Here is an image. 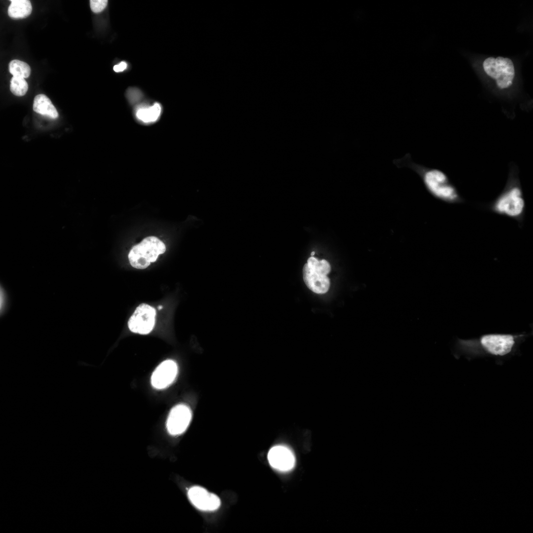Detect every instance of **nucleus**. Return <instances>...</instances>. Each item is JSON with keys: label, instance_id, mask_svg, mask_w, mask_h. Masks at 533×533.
<instances>
[{"label": "nucleus", "instance_id": "1", "mask_svg": "<svg viewBox=\"0 0 533 533\" xmlns=\"http://www.w3.org/2000/svg\"><path fill=\"white\" fill-rule=\"evenodd\" d=\"M393 162L399 167H408L416 172L427 191L436 198L451 204L464 202L455 186L442 171L414 162L409 153L402 158L394 159Z\"/></svg>", "mask_w": 533, "mask_h": 533}, {"label": "nucleus", "instance_id": "2", "mask_svg": "<svg viewBox=\"0 0 533 533\" xmlns=\"http://www.w3.org/2000/svg\"><path fill=\"white\" fill-rule=\"evenodd\" d=\"M486 208L490 211L508 217L522 225L524 220L526 204L518 176V169L512 165L508 180L502 191Z\"/></svg>", "mask_w": 533, "mask_h": 533}, {"label": "nucleus", "instance_id": "3", "mask_svg": "<svg viewBox=\"0 0 533 533\" xmlns=\"http://www.w3.org/2000/svg\"><path fill=\"white\" fill-rule=\"evenodd\" d=\"M331 269V266L326 260H319L313 256L309 257L303 269V279L306 286L316 294L327 292L330 286L327 275Z\"/></svg>", "mask_w": 533, "mask_h": 533}, {"label": "nucleus", "instance_id": "4", "mask_svg": "<svg viewBox=\"0 0 533 533\" xmlns=\"http://www.w3.org/2000/svg\"><path fill=\"white\" fill-rule=\"evenodd\" d=\"M166 250L164 243L155 236H148L134 245L128 254L131 265L137 269H145L156 261Z\"/></svg>", "mask_w": 533, "mask_h": 533}, {"label": "nucleus", "instance_id": "5", "mask_svg": "<svg viewBox=\"0 0 533 533\" xmlns=\"http://www.w3.org/2000/svg\"><path fill=\"white\" fill-rule=\"evenodd\" d=\"M483 67L486 73L496 80L499 89L507 88L512 84L515 71L510 59L502 57H489L484 61Z\"/></svg>", "mask_w": 533, "mask_h": 533}, {"label": "nucleus", "instance_id": "6", "mask_svg": "<svg viewBox=\"0 0 533 533\" xmlns=\"http://www.w3.org/2000/svg\"><path fill=\"white\" fill-rule=\"evenodd\" d=\"M155 315L156 311L153 307L146 304H140L128 320L129 329L135 333H150L154 326Z\"/></svg>", "mask_w": 533, "mask_h": 533}, {"label": "nucleus", "instance_id": "7", "mask_svg": "<svg viewBox=\"0 0 533 533\" xmlns=\"http://www.w3.org/2000/svg\"><path fill=\"white\" fill-rule=\"evenodd\" d=\"M192 418L190 408L185 404H178L170 411L166 422L168 432L178 435L184 432L189 426Z\"/></svg>", "mask_w": 533, "mask_h": 533}, {"label": "nucleus", "instance_id": "8", "mask_svg": "<svg viewBox=\"0 0 533 533\" xmlns=\"http://www.w3.org/2000/svg\"><path fill=\"white\" fill-rule=\"evenodd\" d=\"M188 495L192 504L202 511H215L221 505L220 499L216 495L201 487H191L188 491Z\"/></svg>", "mask_w": 533, "mask_h": 533}, {"label": "nucleus", "instance_id": "9", "mask_svg": "<svg viewBox=\"0 0 533 533\" xmlns=\"http://www.w3.org/2000/svg\"><path fill=\"white\" fill-rule=\"evenodd\" d=\"M480 341L483 347L489 353L500 356L510 352L515 343L512 335L503 334L484 335Z\"/></svg>", "mask_w": 533, "mask_h": 533}, {"label": "nucleus", "instance_id": "10", "mask_svg": "<svg viewBox=\"0 0 533 533\" xmlns=\"http://www.w3.org/2000/svg\"><path fill=\"white\" fill-rule=\"evenodd\" d=\"M178 372V366L175 362L172 360H165L160 364L153 372L151 383L155 388H165L174 381Z\"/></svg>", "mask_w": 533, "mask_h": 533}, {"label": "nucleus", "instance_id": "11", "mask_svg": "<svg viewBox=\"0 0 533 533\" xmlns=\"http://www.w3.org/2000/svg\"><path fill=\"white\" fill-rule=\"evenodd\" d=\"M270 465L280 471H288L292 469L295 462L292 452L283 446H275L271 448L267 455Z\"/></svg>", "mask_w": 533, "mask_h": 533}, {"label": "nucleus", "instance_id": "12", "mask_svg": "<svg viewBox=\"0 0 533 533\" xmlns=\"http://www.w3.org/2000/svg\"><path fill=\"white\" fill-rule=\"evenodd\" d=\"M33 110L38 114L52 119H55L58 117V113L56 108L49 98L43 94L37 95L35 97Z\"/></svg>", "mask_w": 533, "mask_h": 533}, {"label": "nucleus", "instance_id": "13", "mask_svg": "<svg viewBox=\"0 0 533 533\" xmlns=\"http://www.w3.org/2000/svg\"><path fill=\"white\" fill-rule=\"evenodd\" d=\"M161 112L160 104L155 103L152 106L139 107L136 110L135 115L138 121L145 124H150L155 122L158 119Z\"/></svg>", "mask_w": 533, "mask_h": 533}, {"label": "nucleus", "instance_id": "14", "mask_svg": "<svg viewBox=\"0 0 533 533\" xmlns=\"http://www.w3.org/2000/svg\"><path fill=\"white\" fill-rule=\"evenodd\" d=\"M8 8V14L12 19H19L26 18L32 11L30 0H11Z\"/></svg>", "mask_w": 533, "mask_h": 533}, {"label": "nucleus", "instance_id": "15", "mask_svg": "<svg viewBox=\"0 0 533 533\" xmlns=\"http://www.w3.org/2000/svg\"><path fill=\"white\" fill-rule=\"evenodd\" d=\"M9 72L13 76L27 78L31 74V68L30 66L22 61L13 60L9 64Z\"/></svg>", "mask_w": 533, "mask_h": 533}, {"label": "nucleus", "instance_id": "16", "mask_svg": "<svg viewBox=\"0 0 533 533\" xmlns=\"http://www.w3.org/2000/svg\"><path fill=\"white\" fill-rule=\"evenodd\" d=\"M28 84L25 78L13 76L10 80V90L15 96H22L26 94Z\"/></svg>", "mask_w": 533, "mask_h": 533}, {"label": "nucleus", "instance_id": "17", "mask_svg": "<svg viewBox=\"0 0 533 533\" xmlns=\"http://www.w3.org/2000/svg\"><path fill=\"white\" fill-rule=\"evenodd\" d=\"M107 0H90V6L91 10L94 13L102 11L107 6Z\"/></svg>", "mask_w": 533, "mask_h": 533}, {"label": "nucleus", "instance_id": "18", "mask_svg": "<svg viewBox=\"0 0 533 533\" xmlns=\"http://www.w3.org/2000/svg\"><path fill=\"white\" fill-rule=\"evenodd\" d=\"M0 313L3 314L7 308L8 305V296L5 290L0 286Z\"/></svg>", "mask_w": 533, "mask_h": 533}, {"label": "nucleus", "instance_id": "19", "mask_svg": "<svg viewBox=\"0 0 533 533\" xmlns=\"http://www.w3.org/2000/svg\"><path fill=\"white\" fill-rule=\"evenodd\" d=\"M141 97V93L139 90L134 88L128 90L127 97L131 102L134 103L136 102Z\"/></svg>", "mask_w": 533, "mask_h": 533}, {"label": "nucleus", "instance_id": "20", "mask_svg": "<svg viewBox=\"0 0 533 533\" xmlns=\"http://www.w3.org/2000/svg\"><path fill=\"white\" fill-rule=\"evenodd\" d=\"M127 67V64L125 62H121L114 67V70L115 72H119L124 71Z\"/></svg>", "mask_w": 533, "mask_h": 533}, {"label": "nucleus", "instance_id": "21", "mask_svg": "<svg viewBox=\"0 0 533 533\" xmlns=\"http://www.w3.org/2000/svg\"><path fill=\"white\" fill-rule=\"evenodd\" d=\"M162 306L161 305H159V306H158V309L159 310H160V309H162Z\"/></svg>", "mask_w": 533, "mask_h": 533}, {"label": "nucleus", "instance_id": "22", "mask_svg": "<svg viewBox=\"0 0 533 533\" xmlns=\"http://www.w3.org/2000/svg\"><path fill=\"white\" fill-rule=\"evenodd\" d=\"M314 254H315V252H312V253H311V256H313V255H314Z\"/></svg>", "mask_w": 533, "mask_h": 533}]
</instances>
